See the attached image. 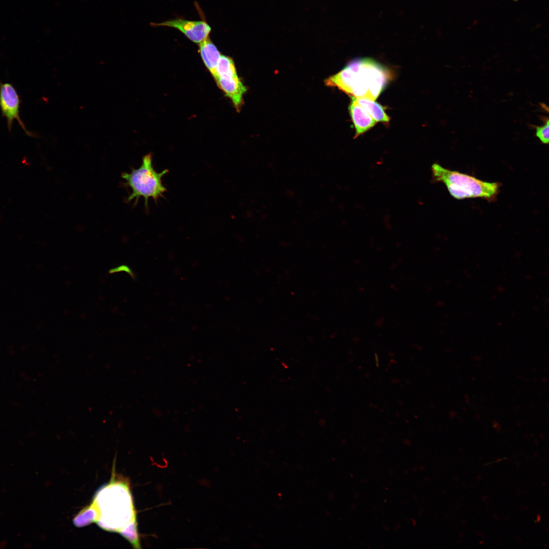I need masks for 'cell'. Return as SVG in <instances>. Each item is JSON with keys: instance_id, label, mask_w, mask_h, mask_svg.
Returning <instances> with one entry per match:
<instances>
[{"instance_id": "obj_1", "label": "cell", "mask_w": 549, "mask_h": 549, "mask_svg": "<svg viewBox=\"0 0 549 549\" xmlns=\"http://www.w3.org/2000/svg\"><path fill=\"white\" fill-rule=\"evenodd\" d=\"M392 78L390 71L370 58L349 63L342 70L325 80L355 99L375 101Z\"/></svg>"}, {"instance_id": "obj_2", "label": "cell", "mask_w": 549, "mask_h": 549, "mask_svg": "<svg viewBox=\"0 0 549 549\" xmlns=\"http://www.w3.org/2000/svg\"><path fill=\"white\" fill-rule=\"evenodd\" d=\"M434 182L443 183L450 195L456 199L481 198L492 201L499 192L500 184L480 180L474 176L453 171L435 163L431 167Z\"/></svg>"}, {"instance_id": "obj_3", "label": "cell", "mask_w": 549, "mask_h": 549, "mask_svg": "<svg viewBox=\"0 0 549 549\" xmlns=\"http://www.w3.org/2000/svg\"><path fill=\"white\" fill-rule=\"evenodd\" d=\"M152 160V154H147L143 156L142 164L138 168L133 169L129 173H123L121 175L125 180V185L131 190L128 201L134 200L136 203L140 197H143L146 208H148V200L150 198L156 201L163 197L167 191L162 184V178L168 173V170L157 172L153 167Z\"/></svg>"}, {"instance_id": "obj_4", "label": "cell", "mask_w": 549, "mask_h": 549, "mask_svg": "<svg viewBox=\"0 0 549 549\" xmlns=\"http://www.w3.org/2000/svg\"><path fill=\"white\" fill-rule=\"evenodd\" d=\"M21 100L14 86L9 82H2L0 80V109L2 115L6 118L9 132L12 129L15 120H16L26 135L36 137V135L29 131L20 116V107Z\"/></svg>"}, {"instance_id": "obj_5", "label": "cell", "mask_w": 549, "mask_h": 549, "mask_svg": "<svg viewBox=\"0 0 549 549\" xmlns=\"http://www.w3.org/2000/svg\"><path fill=\"white\" fill-rule=\"evenodd\" d=\"M150 25L174 28L191 41L199 44L209 37L211 30L210 26L205 20H189L182 18H177L160 23L151 22Z\"/></svg>"}, {"instance_id": "obj_6", "label": "cell", "mask_w": 549, "mask_h": 549, "mask_svg": "<svg viewBox=\"0 0 549 549\" xmlns=\"http://www.w3.org/2000/svg\"><path fill=\"white\" fill-rule=\"evenodd\" d=\"M215 80L225 95L231 99L237 110L242 105V96L247 90L237 74L215 77Z\"/></svg>"}, {"instance_id": "obj_7", "label": "cell", "mask_w": 549, "mask_h": 549, "mask_svg": "<svg viewBox=\"0 0 549 549\" xmlns=\"http://www.w3.org/2000/svg\"><path fill=\"white\" fill-rule=\"evenodd\" d=\"M349 111L355 128V138L364 133L376 124V121L354 98H352L349 105Z\"/></svg>"}, {"instance_id": "obj_8", "label": "cell", "mask_w": 549, "mask_h": 549, "mask_svg": "<svg viewBox=\"0 0 549 549\" xmlns=\"http://www.w3.org/2000/svg\"><path fill=\"white\" fill-rule=\"evenodd\" d=\"M199 49L203 63L212 75L221 56L220 51L209 37L199 43Z\"/></svg>"}, {"instance_id": "obj_9", "label": "cell", "mask_w": 549, "mask_h": 549, "mask_svg": "<svg viewBox=\"0 0 549 549\" xmlns=\"http://www.w3.org/2000/svg\"><path fill=\"white\" fill-rule=\"evenodd\" d=\"M355 99L376 122L381 121L385 123L389 122L390 117L387 115L382 105L374 101L369 99Z\"/></svg>"}, {"instance_id": "obj_10", "label": "cell", "mask_w": 549, "mask_h": 549, "mask_svg": "<svg viewBox=\"0 0 549 549\" xmlns=\"http://www.w3.org/2000/svg\"><path fill=\"white\" fill-rule=\"evenodd\" d=\"M236 70L234 61L230 57L221 55L216 71L212 75L215 78L217 76H222L236 74Z\"/></svg>"}, {"instance_id": "obj_11", "label": "cell", "mask_w": 549, "mask_h": 549, "mask_svg": "<svg viewBox=\"0 0 549 549\" xmlns=\"http://www.w3.org/2000/svg\"><path fill=\"white\" fill-rule=\"evenodd\" d=\"M543 121L541 126H532L536 130L535 135L543 144H547L549 141V121L548 117L541 116Z\"/></svg>"}, {"instance_id": "obj_12", "label": "cell", "mask_w": 549, "mask_h": 549, "mask_svg": "<svg viewBox=\"0 0 549 549\" xmlns=\"http://www.w3.org/2000/svg\"><path fill=\"white\" fill-rule=\"evenodd\" d=\"M125 271V272L128 273L129 275H130L133 278L135 277V275H134V273L133 272L132 270H131V269L129 266H128L127 265H120L119 266H117V267L112 268L110 270H109V273H115V272H120V271Z\"/></svg>"}, {"instance_id": "obj_13", "label": "cell", "mask_w": 549, "mask_h": 549, "mask_svg": "<svg viewBox=\"0 0 549 549\" xmlns=\"http://www.w3.org/2000/svg\"><path fill=\"white\" fill-rule=\"evenodd\" d=\"M2 543L3 544H2V545H0V547L3 548V547H5V546L7 544L6 542L5 541H2Z\"/></svg>"}]
</instances>
